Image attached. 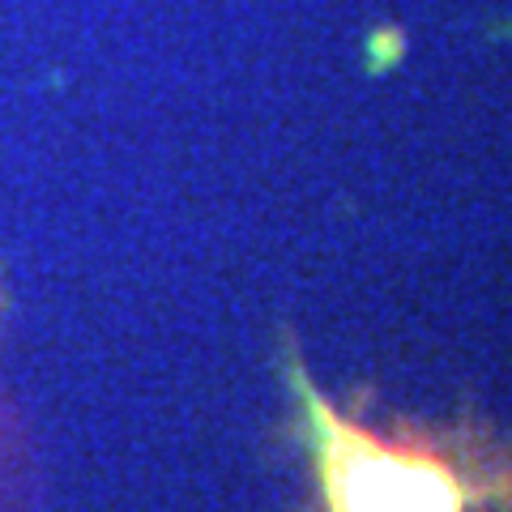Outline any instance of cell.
<instances>
[{"label":"cell","instance_id":"obj_1","mask_svg":"<svg viewBox=\"0 0 512 512\" xmlns=\"http://www.w3.org/2000/svg\"><path fill=\"white\" fill-rule=\"evenodd\" d=\"M308 410L333 512H461V483L444 461L384 448L316 397H308Z\"/></svg>","mask_w":512,"mask_h":512}]
</instances>
